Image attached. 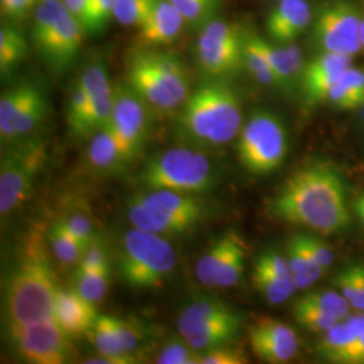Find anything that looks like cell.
Segmentation results:
<instances>
[{"instance_id": "d6986e66", "label": "cell", "mask_w": 364, "mask_h": 364, "mask_svg": "<svg viewBox=\"0 0 364 364\" xmlns=\"http://www.w3.org/2000/svg\"><path fill=\"white\" fill-rule=\"evenodd\" d=\"M242 329V316L237 312L220 318L178 323L182 338L198 352L209 351L237 338Z\"/></svg>"}, {"instance_id": "4316f807", "label": "cell", "mask_w": 364, "mask_h": 364, "mask_svg": "<svg viewBox=\"0 0 364 364\" xmlns=\"http://www.w3.org/2000/svg\"><path fill=\"white\" fill-rule=\"evenodd\" d=\"M240 235L234 231L220 236L208 251L197 260L196 277L204 287H215L221 269Z\"/></svg>"}, {"instance_id": "8992f818", "label": "cell", "mask_w": 364, "mask_h": 364, "mask_svg": "<svg viewBox=\"0 0 364 364\" xmlns=\"http://www.w3.org/2000/svg\"><path fill=\"white\" fill-rule=\"evenodd\" d=\"M176 263V251L165 236L135 227L123 235L119 250V272L129 287H162L173 273Z\"/></svg>"}, {"instance_id": "30bf717a", "label": "cell", "mask_w": 364, "mask_h": 364, "mask_svg": "<svg viewBox=\"0 0 364 364\" xmlns=\"http://www.w3.org/2000/svg\"><path fill=\"white\" fill-rule=\"evenodd\" d=\"M245 36L243 28L218 18L201 27L195 55L203 75L225 80L245 69Z\"/></svg>"}, {"instance_id": "f35d334b", "label": "cell", "mask_w": 364, "mask_h": 364, "mask_svg": "<svg viewBox=\"0 0 364 364\" xmlns=\"http://www.w3.org/2000/svg\"><path fill=\"white\" fill-rule=\"evenodd\" d=\"M185 23L203 27L216 18L224 0H170Z\"/></svg>"}, {"instance_id": "ab89813d", "label": "cell", "mask_w": 364, "mask_h": 364, "mask_svg": "<svg viewBox=\"0 0 364 364\" xmlns=\"http://www.w3.org/2000/svg\"><path fill=\"white\" fill-rule=\"evenodd\" d=\"M115 0H87L81 14V25L90 36L103 34L114 16Z\"/></svg>"}, {"instance_id": "83f0119b", "label": "cell", "mask_w": 364, "mask_h": 364, "mask_svg": "<svg viewBox=\"0 0 364 364\" xmlns=\"http://www.w3.org/2000/svg\"><path fill=\"white\" fill-rule=\"evenodd\" d=\"M328 103L343 111H358L364 105V70L348 68L329 92Z\"/></svg>"}, {"instance_id": "7a4b0ae2", "label": "cell", "mask_w": 364, "mask_h": 364, "mask_svg": "<svg viewBox=\"0 0 364 364\" xmlns=\"http://www.w3.org/2000/svg\"><path fill=\"white\" fill-rule=\"evenodd\" d=\"M57 289L46 239L39 230H34L23 240L6 279L3 296L6 326L53 320Z\"/></svg>"}, {"instance_id": "9c48e42d", "label": "cell", "mask_w": 364, "mask_h": 364, "mask_svg": "<svg viewBox=\"0 0 364 364\" xmlns=\"http://www.w3.org/2000/svg\"><path fill=\"white\" fill-rule=\"evenodd\" d=\"M363 18L359 6L350 0H326L314 10L309 28L314 50L353 58L363 50Z\"/></svg>"}, {"instance_id": "ee69618b", "label": "cell", "mask_w": 364, "mask_h": 364, "mask_svg": "<svg viewBox=\"0 0 364 364\" xmlns=\"http://www.w3.org/2000/svg\"><path fill=\"white\" fill-rule=\"evenodd\" d=\"M153 4L154 0H115L114 16L122 26L139 28L147 19Z\"/></svg>"}, {"instance_id": "681fc988", "label": "cell", "mask_w": 364, "mask_h": 364, "mask_svg": "<svg viewBox=\"0 0 364 364\" xmlns=\"http://www.w3.org/2000/svg\"><path fill=\"white\" fill-rule=\"evenodd\" d=\"M247 356L237 350L230 347V344L221 346L218 348L203 352L201 364H246Z\"/></svg>"}, {"instance_id": "7c38bea8", "label": "cell", "mask_w": 364, "mask_h": 364, "mask_svg": "<svg viewBox=\"0 0 364 364\" xmlns=\"http://www.w3.org/2000/svg\"><path fill=\"white\" fill-rule=\"evenodd\" d=\"M7 333L14 351L28 363L64 364L72 359L73 350L69 336L54 318L7 326Z\"/></svg>"}, {"instance_id": "277c9868", "label": "cell", "mask_w": 364, "mask_h": 364, "mask_svg": "<svg viewBox=\"0 0 364 364\" xmlns=\"http://www.w3.org/2000/svg\"><path fill=\"white\" fill-rule=\"evenodd\" d=\"M126 82L153 111L181 108L191 95L189 72L181 57L159 48H135L127 55Z\"/></svg>"}, {"instance_id": "2e32d148", "label": "cell", "mask_w": 364, "mask_h": 364, "mask_svg": "<svg viewBox=\"0 0 364 364\" xmlns=\"http://www.w3.org/2000/svg\"><path fill=\"white\" fill-rule=\"evenodd\" d=\"M85 34L78 18L66 10L52 36L38 49L39 54L54 72L63 73L77 60Z\"/></svg>"}, {"instance_id": "f907efd6", "label": "cell", "mask_w": 364, "mask_h": 364, "mask_svg": "<svg viewBox=\"0 0 364 364\" xmlns=\"http://www.w3.org/2000/svg\"><path fill=\"white\" fill-rule=\"evenodd\" d=\"M115 326H117L119 338H120V341H122L126 352L136 356L135 353L139 350L141 341H142V335L138 331V328L130 321H126L119 317H115Z\"/></svg>"}, {"instance_id": "f1b7e54d", "label": "cell", "mask_w": 364, "mask_h": 364, "mask_svg": "<svg viewBox=\"0 0 364 364\" xmlns=\"http://www.w3.org/2000/svg\"><path fill=\"white\" fill-rule=\"evenodd\" d=\"M85 336L90 338L93 347L99 352V355L123 358V359L131 360L132 364L138 363V358L127 353L120 341L117 326H115V316L99 314L95 324L91 326V329L87 332Z\"/></svg>"}, {"instance_id": "e575fe53", "label": "cell", "mask_w": 364, "mask_h": 364, "mask_svg": "<svg viewBox=\"0 0 364 364\" xmlns=\"http://www.w3.org/2000/svg\"><path fill=\"white\" fill-rule=\"evenodd\" d=\"M49 112V100L45 91L34 82L16 126V139L33 135L45 122Z\"/></svg>"}, {"instance_id": "603a6c76", "label": "cell", "mask_w": 364, "mask_h": 364, "mask_svg": "<svg viewBox=\"0 0 364 364\" xmlns=\"http://www.w3.org/2000/svg\"><path fill=\"white\" fill-rule=\"evenodd\" d=\"M88 166L100 174H111L127 165L112 129L107 126L95 132L87 149Z\"/></svg>"}, {"instance_id": "52a82bcc", "label": "cell", "mask_w": 364, "mask_h": 364, "mask_svg": "<svg viewBox=\"0 0 364 364\" xmlns=\"http://www.w3.org/2000/svg\"><path fill=\"white\" fill-rule=\"evenodd\" d=\"M48 159V144L28 135L6 146L0 159V215L7 218L25 204Z\"/></svg>"}, {"instance_id": "c3c4849f", "label": "cell", "mask_w": 364, "mask_h": 364, "mask_svg": "<svg viewBox=\"0 0 364 364\" xmlns=\"http://www.w3.org/2000/svg\"><path fill=\"white\" fill-rule=\"evenodd\" d=\"M77 266L85 269H111L108 248L105 247L103 240L99 237L93 239L84 250Z\"/></svg>"}, {"instance_id": "d6a6232c", "label": "cell", "mask_w": 364, "mask_h": 364, "mask_svg": "<svg viewBox=\"0 0 364 364\" xmlns=\"http://www.w3.org/2000/svg\"><path fill=\"white\" fill-rule=\"evenodd\" d=\"M28 50L25 34L11 25H3L0 28V72L1 76H9L19 65Z\"/></svg>"}, {"instance_id": "74e56055", "label": "cell", "mask_w": 364, "mask_h": 364, "mask_svg": "<svg viewBox=\"0 0 364 364\" xmlns=\"http://www.w3.org/2000/svg\"><path fill=\"white\" fill-rule=\"evenodd\" d=\"M90 112V96L81 78L78 77L69 96L66 122L72 135L87 138V119Z\"/></svg>"}, {"instance_id": "484cf974", "label": "cell", "mask_w": 364, "mask_h": 364, "mask_svg": "<svg viewBox=\"0 0 364 364\" xmlns=\"http://www.w3.org/2000/svg\"><path fill=\"white\" fill-rule=\"evenodd\" d=\"M364 332V312L359 314H348L341 318L338 324L332 326L316 347V351L320 358L328 360L333 353L346 348L352 341H355Z\"/></svg>"}, {"instance_id": "9a60e30c", "label": "cell", "mask_w": 364, "mask_h": 364, "mask_svg": "<svg viewBox=\"0 0 364 364\" xmlns=\"http://www.w3.org/2000/svg\"><path fill=\"white\" fill-rule=\"evenodd\" d=\"M352 66L351 57L333 53H316L305 64L299 92L306 107L324 103L341 75Z\"/></svg>"}, {"instance_id": "1f68e13d", "label": "cell", "mask_w": 364, "mask_h": 364, "mask_svg": "<svg viewBox=\"0 0 364 364\" xmlns=\"http://www.w3.org/2000/svg\"><path fill=\"white\" fill-rule=\"evenodd\" d=\"M127 213H129V220L131 224L135 228H139L142 231L161 235L165 237L182 235L181 230L177 225H174L171 221L161 216L153 209L147 208L134 196H131L127 203Z\"/></svg>"}, {"instance_id": "836d02e7", "label": "cell", "mask_w": 364, "mask_h": 364, "mask_svg": "<svg viewBox=\"0 0 364 364\" xmlns=\"http://www.w3.org/2000/svg\"><path fill=\"white\" fill-rule=\"evenodd\" d=\"M245 69L258 84L281 91V85L269 60L257 43L254 33L246 31L245 36Z\"/></svg>"}, {"instance_id": "3957f363", "label": "cell", "mask_w": 364, "mask_h": 364, "mask_svg": "<svg viewBox=\"0 0 364 364\" xmlns=\"http://www.w3.org/2000/svg\"><path fill=\"white\" fill-rule=\"evenodd\" d=\"M242 99L225 80H207L191 92L177 117L185 144L212 150L232 142L243 127Z\"/></svg>"}, {"instance_id": "7bdbcfd3", "label": "cell", "mask_w": 364, "mask_h": 364, "mask_svg": "<svg viewBox=\"0 0 364 364\" xmlns=\"http://www.w3.org/2000/svg\"><path fill=\"white\" fill-rule=\"evenodd\" d=\"M246 245L243 237L240 236L237 242L235 243L234 248L231 250L228 258L221 269L219 278L216 281V287L227 289V287H236L240 281V277L245 272V263H246Z\"/></svg>"}, {"instance_id": "f6af8a7d", "label": "cell", "mask_w": 364, "mask_h": 364, "mask_svg": "<svg viewBox=\"0 0 364 364\" xmlns=\"http://www.w3.org/2000/svg\"><path fill=\"white\" fill-rule=\"evenodd\" d=\"M335 285L338 291L350 302L352 309L364 312V290L358 273V266L351 264L338 273Z\"/></svg>"}, {"instance_id": "5b68a950", "label": "cell", "mask_w": 364, "mask_h": 364, "mask_svg": "<svg viewBox=\"0 0 364 364\" xmlns=\"http://www.w3.org/2000/svg\"><path fill=\"white\" fill-rule=\"evenodd\" d=\"M146 191L166 189L200 195L209 192L218 181V171L204 150L174 147L156 154L139 173Z\"/></svg>"}, {"instance_id": "f546056e", "label": "cell", "mask_w": 364, "mask_h": 364, "mask_svg": "<svg viewBox=\"0 0 364 364\" xmlns=\"http://www.w3.org/2000/svg\"><path fill=\"white\" fill-rule=\"evenodd\" d=\"M65 4L63 0H41L33 11L31 22V42L36 49H41L52 36L63 15L65 14Z\"/></svg>"}, {"instance_id": "11a10c76", "label": "cell", "mask_w": 364, "mask_h": 364, "mask_svg": "<svg viewBox=\"0 0 364 364\" xmlns=\"http://www.w3.org/2000/svg\"><path fill=\"white\" fill-rule=\"evenodd\" d=\"M85 363L88 364H132L129 359H123V358H115V356H105V355H97L95 358H90L88 360H85Z\"/></svg>"}, {"instance_id": "5bb4252c", "label": "cell", "mask_w": 364, "mask_h": 364, "mask_svg": "<svg viewBox=\"0 0 364 364\" xmlns=\"http://www.w3.org/2000/svg\"><path fill=\"white\" fill-rule=\"evenodd\" d=\"M134 197L141 201L147 208L153 209L161 216L166 218L174 225L186 234L205 219L207 207L197 198L196 195L182 193L166 189H153L142 193H136Z\"/></svg>"}, {"instance_id": "d590c367", "label": "cell", "mask_w": 364, "mask_h": 364, "mask_svg": "<svg viewBox=\"0 0 364 364\" xmlns=\"http://www.w3.org/2000/svg\"><path fill=\"white\" fill-rule=\"evenodd\" d=\"M48 242L52 246L55 259L65 266L78 264L85 250V245L80 242L75 235L70 234L60 221L54 223L49 230Z\"/></svg>"}, {"instance_id": "9f6ffc18", "label": "cell", "mask_w": 364, "mask_h": 364, "mask_svg": "<svg viewBox=\"0 0 364 364\" xmlns=\"http://www.w3.org/2000/svg\"><path fill=\"white\" fill-rule=\"evenodd\" d=\"M63 1H64L66 9L73 14L76 18H78V21H80L81 19V14H82V9H84L87 0H63Z\"/></svg>"}, {"instance_id": "816d5d0a", "label": "cell", "mask_w": 364, "mask_h": 364, "mask_svg": "<svg viewBox=\"0 0 364 364\" xmlns=\"http://www.w3.org/2000/svg\"><path fill=\"white\" fill-rule=\"evenodd\" d=\"M328 362L338 364H364V332L350 346L333 353Z\"/></svg>"}, {"instance_id": "7dc6e473", "label": "cell", "mask_w": 364, "mask_h": 364, "mask_svg": "<svg viewBox=\"0 0 364 364\" xmlns=\"http://www.w3.org/2000/svg\"><path fill=\"white\" fill-rule=\"evenodd\" d=\"M60 223L65 227L70 234L75 235L80 242L85 245V247L91 243L93 239L97 237L93 220L90 215H87L84 210H72L66 213Z\"/></svg>"}, {"instance_id": "60d3db41", "label": "cell", "mask_w": 364, "mask_h": 364, "mask_svg": "<svg viewBox=\"0 0 364 364\" xmlns=\"http://www.w3.org/2000/svg\"><path fill=\"white\" fill-rule=\"evenodd\" d=\"M299 299L308 305H312L314 308L336 317L338 320L347 317L351 311L350 302L336 290L309 291L299 297Z\"/></svg>"}, {"instance_id": "f5cc1de1", "label": "cell", "mask_w": 364, "mask_h": 364, "mask_svg": "<svg viewBox=\"0 0 364 364\" xmlns=\"http://www.w3.org/2000/svg\"><path fill=\"white\" fill-rule=\"evenodd\" d=\"M302 237L306 247L309 248V251L312 252L313 258L317 260V263L323 267V270L326 272L333 264V260H335L333 251L316 236L302 234Z\"/></svg>"}, {"instance_id": "6da1fadb", "label": "cell", "mask_w": 364, "mask_h": 364, "mask_svg": "<svg viewBox=\"0 0 364 364\" xmlns=\"http://www.w3.org/2000/svg\"><path fill=\"white\" fill-rule=\"evenodd\" d=\"M275 219L333 235L350 224L347 193L332 166L316 162L294 171L270 201Z\"/></svg>"}, {"instance_id": "7402d4cb", "label": "cell", "mask_w": 364, "mask_h": 364, "mask_svg": "<svg viewBox=\"0 0 364 364\" xmlns=\"http://www.w3.org/2000/svg\"><path fill=\"white\" fill-rule=\"evenodd\" d=\"M185 23L170 0H154L153 9L144 25L139 27L141 48H162L178 38Z\"/></svg>"}, {"instance_id": "ac0fdd59", "label": "cell", "mask_w": 364, "mask_h": 364, "mask_svg": "<svg viewBox=\"0 0 364 364\" xmlns=\"http://www.w3.org/2000/svg\"><path fill=\"white\" fill-rule=\"evenodd\" d=\"M81 81L90 96L87 136H92L111 123L114 108V84L103 63H91L81 73Z\"/></svg>"}, {"instance_id": "e0dca14e", "label": "cell", "mask_w": 364, "mask_h": 364, "mask_svg": "<svg viewBox=\"0 0 364 364\" xmlns=\"http://www.w3.org/2000/svg\"><path fill=\"white\" fill-rule=\"evenodd\" d=\"M314 9L309 0H277L266 18V33L277 43H290L311 28Z\"/></svg>"}, {"instance_id": "8fae6325", "label": "cell", "mask_w": 364, "mask_h": 364, "mask_svg": "<svg viewBox=\"0 0 364 364\" xmlns=\"http://www.w3.org/2000/svg\"><path fill=\"white\" fill-rule=\"evenodd\" d=\"M151 107L124 82L114 84V108L109 127L126 162L141 154L151 130Z\"/></svg>"}, {"instance_id": "bcb514c9", "label": "cell", "mask_w": 364, "mask_h": 364, "mask_svg": "<svg viewBox=\"0 0 364 364\" xmlns=\"http://www.w3.org/2000/svg\"><path fill=\"white\" fill-rule=\"evenodd\" d=\"M203 352L191 347L183 338L166 343L156 356L159 364H201Z\"/></svg>"}, {"instance_id": "4dcf8cb0", "label": "cell", "mask_w": 364, "mask_h": 364, "mask_svg": "<svg viewBox=\"0 0 364 364\" xmlns=\"http://www.w3.org/2000/svg\"><path fill=\"white\" fill-rule=\"evenodd\" d=\"M252 282L262 297L272 305L287 302L299 290L294 282L279 278L258 260H255L254 263Z\"/></svg>"}, {"instance_id": "cb8c5ba5", "label": "cell", "mask_w": 364, "mask_h": 364, "mask_svg": "<svg viewBox=\"0 0 364 364\" xmlns=\"http://www.w3.org/2000/svg\"><path fill=\"white\" fill-rule=\"evenodd\" d=\"M287 257L293 281L299 290L309 289L326 273L317 260L313 258L312 252L304 242L302 234L293 235L289 239Z\"/></svg>"}, {"instance_id": "94428289", "label": "cell", "mask_w": 364, "mask_h": 364, "mask_svg": "<svg viewBox=\"0 0 364 364\" xmlns=\"http://www.w3.org/2000/svg\"><path fill=\"white\" fill-rule=\"evenodd\" d=\"M362 46H363V52H364V18H363V23H362Z\"/></svg>"}, {"instance_id": "680465c9", "label": "cell", "mask_w": 364, "mask_h": 364, "mask_svg": "<svg viewBox=\"0 0 364 364\" xmlns=\"http://www.w3.org/2000/svg\"><path fill=\"white\" fill-rule=\"evenodd\" d=\"M356 266H358V273H359V277H360V282L363 285L364 290V264H356Z\"/></svg>"}, {"instance_id": "b9f144b4", "label": "cell", "mask_w": 364, "mask_h": 364, "mask_svg": "<svg viewBox=\"0 0 364 364\" xmlns=\"http://www.w3.org/2000/svg\"><path fill=\"white\" fill-rule=\"evenodd\" d=\"M291 312L299 326L314 333H326L340 321L336 317L308 305L299 299L293 304Z\"/></svg>"}, {"instance_id": "91938a15", "label": "cell", "mask_w": 364, "mask_h": 364, "mask_svg": "<svg viewBox=\"0 0 364 364\" xmlns=\"http://www.w3.org/2000/svg\"><path fill=\"white\" fill-rule=\"evenodd\" d=\"M358 112H359V117H360V119L364 122V105L358 109Z\"/></svg>"}, {"instance_id": "d4e9b609", "label": "cell", "mask_w": 364, "mask_h": 364, "mask_svg": "<svg viewBox=\"0 0 364 364\" xmlns=\"http://www.w3.org/2000/svg\"><path fill=\"white\" fill-rule=\"evenodd\" d=\"M33 85L34 82L25 80L3 92L0 97V138L3 144L15 141L18 120Z\"/></svg>"}, {"instance_id": "db71d44e", "label": "cell", "mask_w": 364, "mask_h": 364, "mask_svg": "<svg viewBox=\"0 0 364 364\" xmlns=\"http://www.w3.org/2000/svg\"><path fill=\"white\" fill-rule=\"evenodd\" d=\"M41 0H0V11L11 19H23Z\"/></svg>"}, {"instance_id": "6f0895ef", "label": "cell", "mask_w": 364, "mask_h": 364, "mask_svg": "<svg viewBox=\"0 0 364 364\" xmlns=\"http://www.w3.org/2000/svg\"><path fill=\"white\" fill-rule=\"evenodd\" d=\"M356 210H358L359 218H360L364 223V195L358 200V203H356Z\"/></svg>"}, {"instance_id": "44dd1931", "label": "cell", "mask_w": 364, "mask_h": 364, "mask_svg": "<svg viewBox=\"0 0 364 364\" xmlns=\"http://www.w3.org/2000/svg\"><path fill=\"white\" fill-rule=\"evenodd\" d=\"M254 37L277 75L281 91L291 93L299 90V82L306 63L304 61V54L299 45L294 42L277 43L255 33Z\"/></svg>"}, {"instance_id": "ffe728a7", "label": "cell", "mask_w": 364, "mask_h": 364, "mask_svg": "<svg viewBox=\"0 0 364 364\" xmlns=\"http://www.w3.org/2000/svg\"><path fill=\"white\" fill-rule=\"evenodd\" d=\"M97 317L96 304L84 299L75 287L57 289L54 299V320L69 338L87 335Z\"/></svg>"}, {"instance_id": "ba28073f", "label": "cell", "mask_w": 364, "mask_h": 364, "mask_svg": "<svg viewBox=\"0 0 364 364\" xmlns=\"http://www.w3.org/2000/svg\"><path fill=\"white\" fill-rule=\"evenodd\" d=\"M287 149V131L282 119L267 109L251 112L236 138L239 162L254 176H267L279 169Z\"/></svg>"}, {"instance_id": "4fadbf2b", "label": "cell", "mask_w": 364, "mask_h": 364, "mask_svg": "<svg viewBox=\"0 0 364 364\" xmlns=\"http://www.w3.org/2000/svg\"><path fill=\"white\" fill-rule=\"evenodd\" d=\"M247 336L254 353L266 363H287L299 351L296 331L272 317H257L248 326Z\"/></svg>"}, {"instance_id": "8d00e7d4", "label": "cell", "mask_w": 364, "mask_h": 364, "mask_svg": "<svg viewBox=\"0 0 364 364\" xmlns=\"http://www.w3.org/2000/svg\"><path fill=\"white\" fill-rule=\"evenodd\" d=\"M109 277L111 269H85L77 266L73 273V287L84 299L97 305L108 293Z\"/></svg>"}]
</instances>
